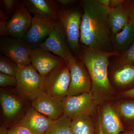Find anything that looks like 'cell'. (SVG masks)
Segmentation results:
<instances>
[{
  "instance_id": "1",
  "label": "cell",
  "mask_w": 134,
  "mask_h": 134,
  "mask_svg": "<svg viewBox=\"0 0 134 134\" xmlns=\"http://www.w3.org/2000/svg\"><path fill=\"white\" fill-rule=\"evenodd\" d=\"M83 10L80 27V44L108 52H113L111 35L107 24L111 8L98 0L79 1Z\"/></svg>"
},
{
  "instance_id": "2",
  "label": "cell",
  "mask_w": 134,
  "mask_h": 134,
  "mask_svg": "<svg viewBox=\"0 0 134 134\" xmlns=\"http://www.w3.org/2000/svg\"><path fill=\"white\" fill-rule=\"evenodd\" d=\"M117 55L114 52H108L80 44L78 57L85 65L92 81L91 92L96 102L104 103L112 96L114 88L108 77L110 58Z\"/></svg>"
},
{
  "instance_id": "3",
  "label": "cell",
  "mask_w": 134,
  "mask_h": 134,
  "mask_svg": "<svg viewBox=\"0 0 134 134\" xmlns=\"http://www.w3.org/2000/svg\"><path fill=\"white\" fill-rule=\"evenodd\" d=\"M83 14L79 1L78 4L66 7L59 5L58 21L64 29L70 49L76 57H78L80 51V27Z\"/></svg>"
},
{
  "instance_id": "4",
  "label": "cell",
  "mask_w": 134,
  "mask_h": 134,
  "mask_svg": "<svg viewBox=\"0 0 134 134\" xmlns=\"http://www.w3.org/2000/svg\"><path fill=\"white\" fill-rule=\"evenodd\" d=\"M16 90L25 99L33 101L46 93L43 77L31 65L18 67L15 76Z\"/></svg>"
},
{
  "instance_id": "5",
  "label": "cell",
  "mask_w": 134,
  "mask_h": 134,
  "mask_svg": "<svg viewBox=\"0 0 134 134\" xmlns=\"http://www.w3.org/2000/svg\"><path fill=\"white\" fill-rule=\"evenodd\" d=\"M46 93L62 100L68 96L70 82V74L68 64L66 62L60 63L43 77Z\"/></svg>"
},
{
  "instance_id": "6",
  "label": "cell",
  "mask_w": 134,
  "mask_h": 134,
  "mask_svg": "<svg viewBox=\"0 0 134 134\" xmlns=\"http://www.w3.org/2000/svg\"><path fill=\"white\" fill-rule=\"evenodd\" d=\"M67 63L70 74V82L68 96H77L91 92V78L81 59L75 56L71 52Z\"/></svg>"
},
{
  "instance_id": "7",
  "label": "cell",
  "mask_w": 134,
  "mask_h": 134,
  "mask_svg": "<svg viewBox=\"0 0 134 134\" xmlns=\"http://www.w3.org/2000/svg\"><path fill=\"white\" fill-rule=\"evenodd\" d=\"M33 17L23 1L14 14L8 21L0 22V36L23 39L31 26Z\"/></svg>"
},
{
  "instance_id": "8",
  "label": "cell",
  "mask_w": 134,
  "mask_h": 134,
  "mask_svg": "<svg viewBox=\"0 0 134 134\" xmlns=\"http://www.w3.org/2000/svg\"><path fill=\"white\" fill-rule=\"evenodd\" d=\"M64 115L72 120L83 115H94L98 104L91 92L77 96H68L62 100Z\"/></svg>"
},
{
  "instance_id": "9",
  "label": "cell",
  "mask_w": 134,
  "mask_h": 134,
  "mask_svg": "<svg viewBox=\"0 0 134 134\" xmlns=\"http://www.w3.org/2000/svg\"><path fill=\"white\" fill-rule=\"evenodd\" d=\"M31 48L23 39L11 37H0L1 53L9 58L19 67L31 65Z\"/></svg>"
},
{
  "instance_id": "10",
  "label": "cell",
  "mask_w": 134,
  "mask_h": 134,
  "mask_svg": "<svg viewBox=\"0 0 134 134\" xmlns=\"http://www.w3.org/2000/svg\"><path fill=\"white\" fill-rule=\"evenodd\" d=\"M58 23L48 18L34 16L31 26L23 40L31 49L39 47L50 36Z\"/></svg>"
},
{
  "instance_id": "11",
  "label": "cell",
  "mask_w": 134,
  "mask_h": 134,
  "mask_svg": "<svg viewBox=\"0 0 134 134\" xmlns=\"http://www.w3.org/2000/svg\"><path fill=\"white\" fill-rule=\"evenodd\" d=\"M113 55L110 58L108 77L113 87L124 88L134 85V65L122 62Z\"/></svg>"
},
{
  "instance_id": "12",
  "label": "cell",
  "mask_w": 134,
  "mask_h": 134,
  "mask_svg": "<svg viewBox=\"0 0 134 134\" xmlns=\"http://www.w3.org/2000/svg\"><path fill=\"white\" fill-rule=\"evenodd\" d=\"M39 47L52 52L67 63L71 52L62 25L59 22L50 36Z\"/></svg>"
},
{
  "instance_id": "13",
  "label": "cell",
  "mask_w": 134,
  "mask_h": 134,
  "mask_svg": "<svg viewBox=\"0 0 134 134\" xmlns=\"http://www.w3.org/2000/svg\"><path fill=\"white\" fill-rule=\"evenodd\" d=\"M30 56L31 65L43 77L65 61L40 47L31 49Z\"/></svg>"
},
{
  "instance_id": "14",
  "label": "cell",
  "mask_w": 134,
  "mask_h": 134,
  "mask_svg": "<svg viewBox=\"0 0 134 134\" xmlns=\"http://www.w3.org/2000/svg\"><path fill=\"white\" fill-rule=\"evenodd\" d=\"M53 121L31 106L15 125L26 128L33 134H45Z\"/></svg>"
},
{
  "instance_id": "15",
  "label": "cell",
  "mask_w": 134,
  "mask_h": 134,
  "mask_svg": "<svg viewBox=\"0 0 134 134\" xmlns=\"http://www.w3.org/2000/svg\"><path fill=\"white\" fill-rule=\"evenodd\" d=\"M31 107L41 114L54 120L64 115L62 100L45 93L31 102Z\"/></svg>"
},
{
  "instance_id": "16",
  "label": "cell",
  "mask_w": 134,
  "mask_h": 134,
  "mask_svg": "<svg viewBox=\"0 0 134 134\" xmlns=\"http://www.w3.org/2000/svg\"><path fill=\"white\" fill-rule=\"evenodd\" d=\"M98 119L104 134H120L125 130L119 116L111 104L104 105Z\"/></svg>"
},
{
  "instance_id": "17",
  "label": "cell",
  "mask_w": 134,
  "mask_h": 134,
  "mask_svg": "<svg viewBox=\"0 0 134 134\" xmlns=\"http://www.w3.org/2000/svg\"><path fill=\"white\" fill-rule=\"evenodd\" d=\"M23 1L29 12L34 16L48 18L58 21L59 5L55 1L24 0Z\"/></svg>"
},
{
  "instance_id": "18",
  "label": "cell",
  "mask_w": 134,
  "mask_h": 134,
  "mask_svg": "<svg viewBox=\"0 0 134 134\" xmlns=\"http://www.w3.org/2000/svg\"><path fill=\"white\" fill-rule=\"evenodd\" d=\"M129 23L124 0L116 7L111 9L107 17V24L111 36L121 31Z\"/></svg>"
},
{
  "instance_id": "19",
  "label": "cell",
  "mask_w": 134,
  "mask_h": 134,
  "mask_svg": "<svg viewBox=\"0 0 134 134\" xmlns=\"http://www.w3.org/2000/svg\"><path fill=\"white\" fill-rule=\"evenodd\" d=\"M0 103L3 114L8 119L19 115L25 107L23 100L12 93L1 90Z\"/></svg>"
},
{
  "instance_id": "20",
  "label": "cell",
  "mask_w": 134,
  "mask_h": 134,
  "mask_svg": "<svg viewBox=\"0 0 134 134\" xmlns=\"http://www.w3.org/2000/svg\"><path fill=\"white\" fill-rule=\"evenodd\" d=\"M134 41V26L129 23L119 32L111 36L113 52L121 55L128 50Z\"/></svg>"
},
{
  "instance_id": "21",
  "label": "cell",
  "mask_w": 134,
  "mask_h": 134,
  "mask_svg": "<svg viewBox=\"0 0 134 134\" xmlns=\"http://www.w3.org/2000/svg\"><path fill=\"white\" fill-rule=\"evenodd\" d=\"M125 129L134 130V100L122 99L112 105Z\"/></svg>"
},
{
  "instance_id": "22",
  "label": "cell",
  "mask_w": 134,
  "mask_h": 134,
  "mask_svg": "<svg viewBox=\"0 0 134 134\" xmlns=\"http://www.w3.org/2000/svg\"><path fill=\"white\" fill-rule=\"evenodd\" d=\"M74 134H95L94 121L92 116L83 115L72 120Z\"/></svg>"
},
{
  "instance_id": "23",
  "label": "cell",
  "mask_w": 134,
  "mask_h": 134,
  "mask_svg": "<svg viewBox=\"0 0 134 134\" xmlns=\"http://www.w3.org/2000/svg\"><path fill=\"white\" fill-rule=\"evenodd\" d=\"M72 120L64 115L53 120L45 134H74Z\"/></svg>"
},
{
  "instance_id": "24",
  "label": "cell",
  "mask_w": 134,
  "mask_h": 134,
  "mask_svg": "<svg viewBox=\"0 0 134 134\" xmlns=\"http://www.w3.org/2000/svg\"><path fill=\"white\" fill-rule=\"evenodd\" d=\"M18 65L5 55L0 54V72L15 76Z\"/></svg>"
},
{
  "instance_id": "25",
  "label": "cell",
  "mask_w": 134,
  "mask_h": 134,
  "mask_svg": "<svg viewBox=\"0 0 134 134\" xmlns=\"http://www.w3.org/2000/svg\"><path fill=\"white\" fill-rule=\"evenodd\" d=\"M21 1L18 0H2L0 1L1 9L10 19L18 9Z\"/></svg>"
},
{
  "instance_id": "26",
  "label": "cell",
  "mask_w": 134,
  "mask_h": 134,
  "mask_svg": "<svg viewBox=\"0 0 134 134\" xmlns=\"http://www.w3.org/2000/svg\"><path fill=\"white\" fill-rule=\"evenodd\" d=\"M116 56L122 62L134 65V41L128 50L121 55Z\"/></svg>"
},
{
  "instance_id": "27",
  "label": "cell",
  "mask_w": 134,
  "mask_h": 134,
  "mask_svg": "<svg viewBox=\"0 0 134 134\" xmlns=\"http://www.w3.org/2000/svg\"><path fill=\"white\" fill-rule=\"evenodd\" d=\"M16 85L15 77L11 76L0 72V86L2 87L14 86Z\"/></svg>"
},
{
  "instance_id": "28",
  "label": "cell",
  "mask_w": 134,
  "mask_h": 134,
  "mask_svg": "<svg viewBox=\"0 0 134 134\" xmlns=\"http://www.w3.org/2000/svg\"><path fill=\"white\" fill-rule=\"evenodd\" d=\"M8 129L9 134H33L26 128L15 124L10 126Z\"/></svg>"
},
{
  "instance_id": "29",
  "label": "cell",
  "mask_w": 134,
  "mask_h": 134,
  "mask_svg": "<svg viewBox=\"0 0 134 134\" xmlns=\"http://www.w3.org/2000/svg\"><path fill=\"white\" fill-rule=\"evenodd\" d=\"M124 3L129 15L130 22L134 26V0H124Z\"/></svg>"
},
{
  "instance_id": "30",
  "label": "cell",
  "mask_w": 134,
  "mask_h": 134,
  "mask_svg": "<svg viewBox=\"0 0 134 134\" xmlns=\"http://www.w3.org/2000/svg\"><path fill=\"white\" fill-rule=\"evenodd\" d=\"M55 1L60 6L64 7H70L78 2V1L76 0H57Z\"/></svg>"
},
{
  "instance_id": "31",
  "label": "cell",
  "mask_w": 134,
  "mask_h": 134,
  "mask_svg": "<svg viewBox=\"0 0 134 134\" xmlns=\"http://www.w3.org/2000/svg\"><path fill=\"white\" fill-rule=\"evenodd\" d=\"M121 95L128 98L134 99V88L123 92Z\"/></svg>"
},
{
  "instance_id": "32",
  "label": "cell",
  "mask_w": 134,
  "mask_h": 134,
  "mask_svg": "<svg viewBox=\"0 0 134 134\" xmlns=\"http://www.w3.org/2000/svg\"><path fill=\"white\" fill-rule=\"evenodd\" d=\"M123 1L124 0H110L109 7L111 9L114 8Z\"/></svg>"
},
{
  "instance_id": "33",
  "label": "cell",
  "mask_w": 134,
  "mask_h": 134,
  "mask_svg": "<svg viewBox=\"0 0 134 134\" xmlns=\"http://www.w3.org/2000/svg\"><path fill=\"white\" fill-rule=\"evenodd\" d=\"M0 134H9L8 129L4 125L0 127Z\"/></svg>"
},
{
  "instance_id": "34",
  "label": "cell",
  "mask_w": 134,
  "mask_h": 134,
  "mask_svg": "<svg viewBox=\"0 0 134 134\" xmlns=\"http://www.w3.org/2000/svg\"><path fill=\"white\" fill-rule=\"evenodd\" d=\"M98 1L102 5L106 7H109L110 0H98Z\"/></svg>"
},
{
  "instance_id": "35",
  "label": "cell",
  "mask_w": 134,
  "mask_h": 134,
  "mask_svg": "<svg viewBox=\"0 0 134 134\" xmlns=\"http://www.w3.org/2000/svg\"><path fill=\"white\" fill-rule=\"evenodd\" d=\"M120 134H134V130H125L124 132Z\"/></svg>"
},
{
  "instance_id": "36",
  "label": "cell",
  "mask_w": 134,
  "mask_h": 134,
  "mask_svg": "<svg viewBox=\"0 0 134 134\" xmlns=\"http://www.w3.org/2000/svg\"><path fill=\"white\" fill-rule=\"evenodd\" d=\"M98 134H104L103 131H102V129L100 126V124L98 123Z\"/></svg>"
}]
</instances>
